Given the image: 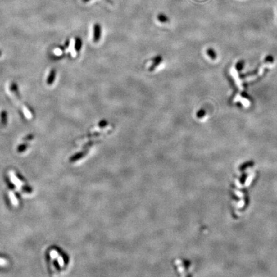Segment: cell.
Listing matches in <instances>:
<instances>
[{
	"label": "cell",
	"mask_w": 277,
	"mask_h": 277,
	"mask_svg": "<svg viewBox=\"0 0 277 277\" xmlns=\"http://www.w3.org/2000/svg\"><path fill=\"white\" fill-rule=\"evenodd\" d=\"M91 0H82V2H84V3H87V2H90Z\"/></svg>",
	"instance_id": "cell-11"
},
{
	"label": "cell",
	"mask_w": 277,
	"mask_h": 277,
	"mask_svg": "<svg viewBox=\"0 0 277 277\" xmlns=\"http://www.w3.org/2000/svg\"><path fill=\"white\" fill-rule=\"evenodd\" d=\"M10 90L11 91V92L16 96V97H17V98H19V96H20V94H19V89H18V86L17 84L15 82H12L11 85H10Z\"/></svg>",
	"instance_id": "cell-5"
},
{
	"label": "cell",
	"mask_w": 277,
	"mask_h": 277,
	"mask_svg": "<svg viewBox=\"0 0 277 277\" xmlns=\"http://www.w3.org/2000/svg\"><path fill=\"white\" fill-rule=\"evenodd\" d=\"M102 37V26L100 24L96 23L93 27V41L98 43Z\"/></svg>",
	"instance_id": "cell-1"
},
{
	"label": "cell",
	"mask_w": 277,
	"mask_h": 277,
	"mask_svg": "<svg viewBox=\"0 0 277 277\" xmlns=\"http://www.w3.org/2000/svg\"><path fill=\"white\" fill-rule=\"evenodd\" d=\"M205 114H206L205 111L202 108V109H200V110H199L197 112L196 116L198 118H202V117H203L205 115Z\"/></svg>",
	"instance_id": "cell-9"
},
{
	"label": "cell",
	"mask_w": 277,
	"mask_h": 277,
	"mask_svg": "<svg viewBox=\"0 0 277 277\" xmlns=\"http://www.w3.org/2000/svg\"><path fill=\"white\" fill-rule=\"evenodd\" d=\"M2 52L1 50H0V57H2Z\"/></svg>",
	"instance_id": "cell-12"
},
{
	"label": "cell",
	"mask_w": 277,
	"mask_h": 277,
	"mask_svg": "<svg viewBox=\"0 0 277 277\" xmlns=\"http://www.w3.org/2000/svg\"><path fill=\"white\" fill-rule=\"evenodd\" d=\"M8 122V113L6 111L3 110L0 112V125L2 126H6Z\"/></svg>",
	"instance_id": "cell-3"
},
{
	"label": "cell",
	"mask_w": 277,
	"mask_h": 277,
	"mask_svg": "<svg viewBox=\"0 0 277 277\" xmlns=\"http://www.w3.org/2000/svg\"><path fill=\"white\" fill-rule=\"evenodd\" d=\"M107 123H107V121L106 120H103L100 123H99V126H100V127H104L105 126H106L107 125Z\"/></svg>",
	"instance_id": "cell-10"
},
{
	"label": "cell",
	"mask_w": 277,
	"mask_h": 277,
	"mask_svg": "<svg viewBox=\"0 0 277 277\" xmlns=\"http://www.w3.org/2000/svg\"><path fill=\"white\" fill-rule=\"evenodd\" d=\"M157 20L162 23H167L168 21H169V18L167 17V16L166 14H164L163 13H161V14H158L157 16Z\"/></svg>",
	"instance_id": "cell-7"
},
{
	"label": "cell",
	"mask_w": 277,
	"mask_h": 277,
	"mask_svg": "<svg viewBox=\"0 0 277 277\" xmlns=\"http://www.w3.org/2000/svg\"><path fill=\"white\" fill-rule=\"evenodd\" d=\"M82 40L80 37H77L75 38V49L76 52H79L80 51V49L82 47Z\"/></svg>",
	"instance_id": "cell-6"
},
{
	"label": "cell",
	"mask_w": 277,
	"mask_h": 277,
	"mask_svg": "<svg viewBox=\"0 0 277 277\" xmlns=\"http://www.w3.org/2000/svg\"><path fill=\"white\" fill-rule=\"evenodd\" d=\"M207 53L212 59H215L216 58V53L214 52V49H212V48L208 49L207 51Z\"/></svg>",
	"instance_id": "cell-8"
},
{
	"label": "cell",
	"mask_w": 277,
	"mask_h": 277,
	"mask_svg": "<svg viewBox=\"0 0 277 277\" xmlns=\"http://www.w3.org/2000/svg\"><path fill=\"white\" fill-rule=\"evenodd\" d=\"M162 61H163V58H162V55H156L155 57H154L152 59V63L150 67H149V69H148V70H149L150 72L153 71L157 67V66H159L161 64Z\"/></svg>",
	"instance_id": "cell-2"
},
{
	"label": "cell",
	"mask_w": 277,
	"mask_h": 277,
	"mask_svg": "<svg viewBox=\"0 0 277 277\" xmlns=\"http://www.w3.org/2000/svg\"><path fill=\"white\" fill-rule=\"evenodd\" d=\"M56 74H57V71L55 69H52L50 70V72H49V74L48 76L47 80H46V83L48 85H52L55 80V77H56Z\"/></svg>",
	"instance_id": "cell-4"
}]
</instances>
